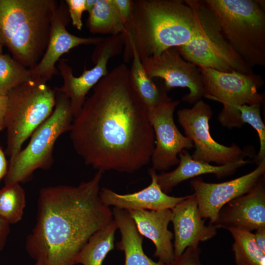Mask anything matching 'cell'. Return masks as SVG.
Here are the masks:
<instances>
[{
  "instance_id": "obj_25",
  "label": "cell",
  "mask_w": 265,
  "mask_h": 265,
  "mask_svg": "<svg viewBox=\"0 0 265 265\" xmlns=\"http://www.w3.org/2000/svg\"><path fill=\"white\" fill-rule=\"evenodd\" d=\"M234 238L232 249L237 265H265V253L257 244L250 231L228 229Z\"/></svg>"
},
{
  "instance_id": "obj_4",
  "label": "cell",
  "mask_w": 265,
  "mask_h": 265,
  "mask_svg": "<svg viewBox=\"0 0 265 265\" xmlns=\"http://www.w3.org/2000/svg\"><path fill=\"white\" fill-rule=\"evenodd\" d=\"M58 5L55 0H0V43L30 70L46 51Z\"/></svg>"
},
{
  "instance_id": "obj_16",
  "label": "cell",
  "mask_w": 265,
  "mask_h": 265,
  "mask_svg": "<svg viewBox=\"0 0 265 265\" xmlns=\"http://www.w3.org/2000/svg\"><path fill=\"white\" fill-rule=\"evenodd\" d=\"M213 225L250 232L265 227V176L247 193L226 204Z\"/></svg>"
},
{
  "instance_id": "obj_6",
  "label": "cell",
  "mask_w": 265,
  "mask_h": 265,
  "mask_svg": "<svg viewBox=\"0 0 265 265\" xmlns=\"http://www.w3.org/2000/svg\"><path fill=\"white\" fill-rule=\"evenodd\" d=\"M7 96L6 153L10 159L52 114L56 97L47 82L33 79L14 88Z\"/></svg>"
},
{
  "instance_id": "obj_10",
  "label": "cell",
  "mask_w": 265,
  "mask_h": 265,
  "mask_svg": "<svg viewBox=\"0 0 265 265\" xmlns=\"http://www.w3.org/2000/svg\"><path fill=\"white\" fill-rule=\"evenodd\" d=\"M212 115L210 106L202 100L196 102L191 108H184L177 111L178 122L185 136L192 142L195 148L192 158L200 161L223 165L247 156L248 152L237 145L226 146L212 137L209 127Z\"/></svg>"
},
{
  "instance_id": "obj_11",
  "label": "cell",
  "mask_w": 265,
  "mask_h": 265,
  "mask_svg": "<svg viewBox=\"0 0 265 265\" xmlns=\"http://www.w3.org/2000/svg\"><path fill=\"white\" fill-rule=\"evenodd\" d=\"M124 44L122 34L110 36L98 44L92 59L95 64L90 69H84L79 77L73 74V69L64 59L59 61L58 68L63 79V84L54 90L67 98L70 103L74 118L80 113L91 88L108 73L107 64L109 59L121 53Z\"/></svg>"
},
{
  "instance_id": "obj_31",
  "label": "cell",
  "mask_w": 265,
  "mask_h": 265,
  "mask_svg": "<svg viewBox=\"0 0 265 265\" xmlns=\"http://www.w3.org/2000/svg\"><path fill=\"white\" fill-rule=\"evenodd\" d=\"M117 11L125 25L130 20L132 10V0H113Z\"/></svg>"
},
{
  "instance_id": "obj_19",
  "label": "cell",
  "mask_w": 265,
  "mask_h": 265,
  "mask_svg": "<svg viewBox=\"0 0 265 265\" xmlns=\"http://www.w3.org/2000/svg\"><path fill=\"white\" fill-rule=\"evenodd\" d=\"M127 211L133 220L139 233L154 244L156 249L154 256L164 265L171 263L175 258L172 242L174 234L168 229L171 221V210Z\"/></svg>"
},
{
  "instance_id": "obj_32",
  "label": "cell",
  "mask_w": 265,
  "mask_h": 265,
  "mask_svg": "<svg viewBox=\"0 0 265 265\" xmlns=\"http://www.w3.org/2000/svg\"><path fill=\"white\" fill-rule=\"evenodd\" d=\"M9 225L0 217V251L4 248L10 233Z\"/></svg>"
},
{
  "instance_id": "obj_24",
  "label": "cell",
  "mask_w": 265,
  "mask_h": 265,
  "mask_svg": "<svg viewBox=\"0 0 265 265\" xmlns=\"http://www.w3.org/2000/svg\"><path fill=\"white\" fill-rule=\"evenodd\" d=\"M88 13L86 26L91 33L114 36L124 31L125 25L113 0H97Z\"/></svg>"
},
{
  "instance_id": "obj_18",
  "label": "cell",
  "mask_w": 265,
  "mask_h": 265,
  "mask_svg": "<svg viewBox=\"0 0 265 265\" xmlns=\"http://www.w3.org/2000/svg\"><path fill=\"white\" fill-rule=\"evenodd\" d=\"M148 172L151 178L150 184L138 191L122 194L106 187L101 188L100 197L102 202L107 207L113 206L126 211H159L171 210L187 197V195L182 197L168 195L159 185L156 171L150 168Z\"/></svg>"
},
{
  "instance_id": "obj_30",
  "label": "cell",
  "mask_w": 265,
  "mask_h": 265,
  "mask_svg": "<svg viewBox=\"0 0 265 265\" xmlns=\"http://www.w3.org/2000/svg\"><path fill=\"white\" fill-rule=\"evenodd\" d=\"M201 249L198 246L187 248L179 256L165 265H203L200 260Z\"/></svg>"
},
{
  "instance_id": "obj_26",
  "label": "cell",
  "mask_w": 265,
  "mask_h": 265,
  "mask_svg": "<svg viewBox=\"0 0 265 265\" xmlns=\"http://www.w3.org/2000/svg\"><path fill=\"white\" fill-rule=\"evenodd\" d=\"M26 204L25 192L20 183L6 185L0 189V217L9 224L22 219Z\"/></svg>"
},
{
  "instance_id": "obj_21",
  "label": "cell",
  "mask_w": 265,
  "mask_h": 265,
  "mask_svg": "<svg viewBox=\"0 0 265 265\" xmlns=\"http://www.w3.org/2000/svg\"><path fill=\"white\" fill-rule=\"evenodd\" d=\"M112 212L121 234V239L116 246L124 253V265H165L153 261L145 254L142 246L143 236L126 210L113 208Z\"/></svg>"
},
{
  "instance_id": "obj_14",
  "label": "cell",
  "mask_w": 265,
  "mask_h": 265,
  "mask_svg": "<svg viewBox=\"0 0 265 265\" xmlns=\"http://www.w3.org/2000/svg\"><path fill=\"white\" fill-rule=\"evenodd\" d=\"M265 159L253 171L237 178L220 183L204 182L201 178L190 181L201 217L216 221L221 209L232 200L249 191L265 176Z\"/></svg>"
},
{
  "instance_id": "obj_13",
  "label": "cell",
  "mask_w": 265,
  "mask_h": 265,
  "mask_svg": "<svg viewBox=\"0 0 265 265\" xmlns=\"http://www.w3.org/2000/svg\"><path fill=\"white\" fill-rule=\"evenodd\" d=\"M141 61L151 79L160 78L164 80L165 91L175 87L189 89V93L182 98L184 102L193 105L204 97L199 68L184 59L176 48H169L159 55Z\"/></svg>"
},
{
  "instance_id": "obj_37",
  "label": "cell",
  "mask_w": 265,
  "mask_h": 265,
  "mask_svg": "<svg viewBox=\"0 0 265 265\" xmlns=\"http://www.w3.org/2000/svg\"><path fill=\"white\" fill-rule=\"evenodd\" d=\"M2 46L0 43V54L2 53Z\"/></svg>"
},
{
  "instance_id": "obj_9",
  "label": "cell",
  "mask_w": 265,
  "mask_h": 265,
  "mask_svg": "<svg viewBox=\"0 0 265 265\" xmlns=\"http://www.w3.org/2000/svg\"><path fill=\"white\" fill-rule=\"evenodd\" d=\"M199 68L204 97L223 105L218 117L223 126L229 129L240 127L243 124L239 107L244 105L263 102L264 96L259 92L264 83L260 76L236 71L223 72L210 68Z\"/></svg>"
},
{
  "instance_id": "obj_22",
  "label": "cell",
  "mask_w": 265,
  "mask_h": 265,
  "mask_svg": "<svg viewBox=\"0 0 265 265\" xmlns=\"http://www.w3.org/2000/svg\"><path fill=\"white\" fill-rule=\"evenodd\" d=\"M132 63L129 69V79L135 92L147 109L170 100L164 88H159L146 73L137 53L131 52Z\"/></svg>"
},
{
  "instance_id": "obj_20",
  "label": "cell",
  "mask_w": 265,
  "mask_h": 265,
  "mask_svg": "<svg viewBox=\"0 0 265 265\" xmlns=\"http://www.w3.org/2000/svg\"><path fill=\"white\" fill-rule=\"evenodd\" d=\"M179 162L176 169L169 172L157 174V180L162 190L167 194L182 182L197 176L213 174L221 178L233 174L239 167L249 163L240 159L234 162L223 165H213L193 159L187 150L179 155Z\"/></svg>"
},
{
  "instance_id": "obj_1",
  "label": "cell",
  "mask_w": 265,
  "mask_h": 265,
  "mask_svg": "<svg viewBox=\"0 0 265 265\" xmlns=\"http://www.w3.org/2000/svg\"><path fill=\"white\" fill-rule=\"evenodd\" d=\"M69 132L76 152L97 171L132 173L151 161L154 131L124 64L94 86Z\"/></svg>"
},
{
  "instance_id": "obj_28",
  "label": "cell",
  "mask_w": 265,
  "mask_h": 265,
  "mask_svg": "<svg viewBox=\"0 0 265 265\" xmlns=\"http://www.w3.org/2000/svg\"><path fill=\"white\" fill-rule=\"evenodd\" d=\"M261 104L260 103L244 105L238 108L243 124L248 123L258 133L260 149L255 158V161L257 164L265 159V126L261 118Z\"/></svg>"
},
{
  "instance_id": "obj_7",
  "label": "cell",
  "mask_w": 265,
  "mask_h": 265,
  "mask_svg": "<svg viewBox=\"0 0 265 265\" xmlns=\"http://www.w3.org/2000/svg\"><path fill=\"white\" fill-rule=\"evenodd\" d=\"M54 91L56 104L53 113L32 133L26 146L10 159L5 185L26 182L37 169L47 170L53 164L55 143L70 131L74 119L69 100Z\"/></svg>"
},
{
  "instance_id": "obj_5",
  "label": "cell",
  "mask_w": 265,
  "mask_h": 265,
  "mask_svg": "<svg viewBox=\"0 0 265 265\" xmlns=\"http://www.w3.org/2000/svg\"><path fill=\"white\" fill-rule=\"evenodd\" d=\"M235 53L249 67L265 65V0H205Z\"/></svg>"
},
{
  "instance_id": "obj_8",
  "label": "cell",
  "mask_w": 265,
  "mask_h": 265,
  "mask_svg": "<svg viewBox=\"0 0 265 265\" xmlns=\"http://www.w3.org/2000/svg\"><path fill=\"white\" fill-rule=\"evenodd\" d=\"M189 0L196 10L198 27L189 42L176 48L183 58L198 68L254 73L229 45L216 17L203 0Z\"/></svg>"
},
{
  "instance_id": "obj_36",
  "label": "cell",
  "mask_w": 265,
  "mask_h": 265,
  "mask_svg": "<svg viewBox=\"0 0 265 265\" xmlns=\"http://www.w3.org/2000/svg\"><path fill=\"white\" fill-rule=\"evenodd\" d=\"M97 0H86V11L88 12L94 7Z\"/></svg>"
},
{
  "instance_id": "obj_23",
  "label": "cell",
  "mask_w": 265,
  "mask_h": 265,
  "mask_svg": "<svg viewBox=\"0 0 265 265\" xmlns=\"http://www.w3.org/2000/svg\"><path fill=\"white\" fill-rule=\"evenodd\" d=\"M117 229L113 219L94 234L78 254L75 265H102L108 253L114 248V236Z\"/></svg>"
},
{
  "instance_id": "obj_3",
  "label": "cell",
  "mask_w": 265,
  "mask_h": 265,
  "mask_svg": "<svg viewBox=\"0 0 265 265\" xmlns=\"http://www.w3.org/2000/svg\"><path fill=\"white\" fill-rule=\"evenodd\" d=\"M196 10L189 0H132V10L123 35L125 62L134 49L140 60L185 45L197 31Z\"/></svg>"
},
{
  "instance_id": "obj_33",
  "label": "cell",
  "mask_w": 265,
  "mask_h": 265,
  "mask_svg": "<svg viewBox=\"0 0 265 265\" xmlns=\"http://www.w3.org/2000/svg\"><path fill=\"white\" fill-rule=\"evenodd\" d=\"M7 103V96L0 95V132L5 129V117Z\"/></svg>"
},
{
  "instance_id": "obj_15",
  "label": "cell",
  "mask_w": 265,
  "mask_h": 265,
  "mask_svg": "<svg viewBox=\"0 0 265 265\" xmlns=\"http://www.w3.org/2000/svg\"><path fill=\"white\" fill-rule=\"evenodd\" d=\"M70 21L67 5L65 1H60L52 19L46 51L37 65L30 70L32 79L47 82L58 74L55 65L63 54L80 45H97L104 40L102 37H83L71 34L66 29Z\"/></svg>"
},
{
  "instance_id": "obj_34",
  "label": "cell",
  "mask_w": 265,
  "mask_h": 265,
  "mask_svg": "<svg viewBox=\"0 0 265 265\" xmlns=\"http://www.w3.org/2000/svg\"><path fill=\"white\" fill-rule=\"evenodd\" d=\"M256 231L255 234H254L255 241L261 250L265 253V227Z\"/></svg>"
},
{
  "instance_id": "obj_29",
  "label": "cell",
  "mask_w": 265,
  "mask_h": 265,
  "mask_svg": "<svg viewBox=\"0 0 265 265\" xmlns=\"http://www.w3.org/2000/svg\"><path fill=\"white\" fill-rule=\"evenodd\" d=\"M72 24L77 29H82V16L86 11V0H65Z\"/></svg>"
},
{
  "instance_id": "obj_17",
  "label": "cell",
  "mask_w": 265,
  "mask_h": 265,
  "mask_svg": "<svg viewBox=\"0 0 265 265\" xmlns=\"http://www.w3.org/2000/svg\"><path fill=\"white\" fill-rule=\"evenodd\" d=\"M174 229V252L180 256L188 247L198 246L200 242L210 239L216 234L213 224H205L200 215L194 194L177 204L171 209Z\"/></svg>"
},
{
  "instance_id": "obj_35",
  "label": "cell",
  "mask_w": 265,
  "mask_h": 265,
  "mask_svg": "<svg viewBox=\"0 0 265 265\" xmlns=\"http://www.w3.org/2000/svg\"><path fill=\"white\" fill-rule=\"evenodd\" d=\"M8 169V164L5 154L2 148L0 147V181L5 178Z\"/></svg>"
},
{
  "instance_id": "obj_12",
  "label": "cell",
  "mask_w": 265,
  "mask_h": 265,
  "mask_svg": "<svg viewBox=\"0 0 265 265\" xmlns=\"http://www.w3.org/2000/svg\"><path fill=\"white\" fill-rule=\"evenodd\" d=\"M179 104V101L171 99L147 109L155 136L151 161L156 171H165L178 164L179 154L194 147L192 142L181 133L175 123L173 114Z\"/></svg>"
},
{
  "instance_id": "obj_27",
  "label": "cell",
  "mask_w": 265,
  "mask_h": 265,
  "mask_svg": "<svg viewBox=\"0 0 265 265\" xmlns=\"http://www.w3.org/2000/svg\"><path fill=\"white\" fill-rule=\"evenodd\" d=\"M32 79L31 71L8 54H0V95Z\"/></svg>"
},
{
  "instance_id": "obj_38",
  "label": "cell",
  "mask_w": 265,
  "mask_h": 265,
  "mask_svg": "<svg viewBox=\"0 0 265 265\" xmlns=\"http://www.w3.org/2000/svg\"><path fill=\"white\" fill-rule=\"evenodd\" d=\"M34 265H42L40 263H39V262H36V263Z\"/></svg>"
},
{
  "instance_id": "obj_2",
  "label": "cell",
  "mask_w": 265,
  "mask_h": 265,
  "mask_svg": "<svg viewBox=\"0 0 265 265\" xmlns=\"http://www.w3.org/2000/svg\"><path fill=\"white\" fill-rule=\"evenodd\" d=\"M103 173L77 186L44 187L39 192L35 226L26 240L29 255L42 265H75L90 237L113 219L100 197Z\"/></svg>"
}]
</instances>
